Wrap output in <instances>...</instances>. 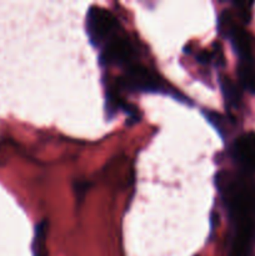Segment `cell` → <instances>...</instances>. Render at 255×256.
<instances>
[{
    "mask_svg": "<svg viewBox=\"0 0 255 256\" xmlns=\"http://www.w3.org/2000/svg\"><path fill=\"white\" fill-rule=\"evenodd\" d=\"M46 235L48 222L42 220L35 226L34 242H32V255L34 256H48Z\"/></svg>",
    "mask_w": 255,
    "mask_h": 256,
    "instance_id": "obj_5",
    "label": "cell"
},
{
    "mask_svg": "<svg viewBox=\"0 0 255 256\" xmlns=\"http://www.w3.org/2000/svg\"><path fill=\"white\" fill-rule=\"evenodd\" d=\"M86 32L90 42L102 48L116 36L118 20L112 12L100 6H92L86 15Z\"/></svg>",
    "mask_w": 255,
    "mask_h": 256,
    "instance_id": "obj_1",
    "label": "cell"
},
{
    "mask_svg": "<svg viewBox=\"0 0 255 256\" xmlns=\"http://www.w3.org/2000/svg\"><path fill=\"white\" fill-rule=\"evenodd\" d=\"M234 156L245 169L255 170V132H245L235 140Z\"/></svg>",
    "mask_w": 255,
    "mask_h": 256,
    "instance_id": "obj_4",
    "label": "cell"
},
{
    "mask_svg": "<svg viewBox=\"0 0 255 256\" xmlns=\"http://www.w3.org/2000/svg\"><path fill=\"white\" fill-rule=\"evenodd\" d=\"M220 88L228 106H238L240 102V92L230 78L220 76Z\"/></svg>",
    "mask_w": 255,
    "mask_h": 256,
    "instance_id": "obj_6",
    "label": "cell"
},
{
    "mask_svg": "<svg viewBox=\"0 0 255 256\" xmlns=\"http://www.w3.org/2000/svg\"><path fill=\"white\" fill-rule=\"evenodd\" d=\"M126 104H124L119 90L109 88L106 92V112L109 115H114L118 110L125 109Z\"/></svg>",
    "mask_w": 255,
    "mask_h": 256,
    "instance_id": "obj_8",
    "label": "cell"
},
{
    "mask_svg": "<svg viewBox=\"0 0 255 256\" xmlns=\"http://www.w3.org/2000/svg\"><path fill=\"white\" fill-rule=\"evenodd\" d=\"M238 74L242 88L255 94V68L252 66V62H242L239 66Z\"/></svg>",
    "mask_w": 255,
    "mask_h": 256,
    "instance_id": "obj_7",
    "label": "cell"
},
{
    "mask_svg": "<svg viewBox=\"0 0 255 256\" xmlns=\"http://www.w3.org/2000/svg\"><path fill=\"white\" fill-rule=\"evenodd\" d=\"M134 59V49L129 40L124 36L116 35L108 44L102 46L100 54V62L105 66L109 65H120V66H130Z\"/></svg>",
    "mask_w": 255,
    "mask_h": 256,
    "instance_id": "obj_3",
    "label": "cell"
},
{
    "mask_svg": "<svg viewBox=\"0 0 255 256\" xmlns=\"http://www.w3.org/2000/svg\"><path fill=\"white\" fill-rule=\"evenodd\" d=\"M120 86L134 92L169 94L168 86L162 79L140 64H132L126 68V72L120 79Z\"/></svg>",
    "mask_w": 255,
    "mask_h": 256,
    "instance_id": "obj_2",
    "label": "cell"
}]
</instances>
